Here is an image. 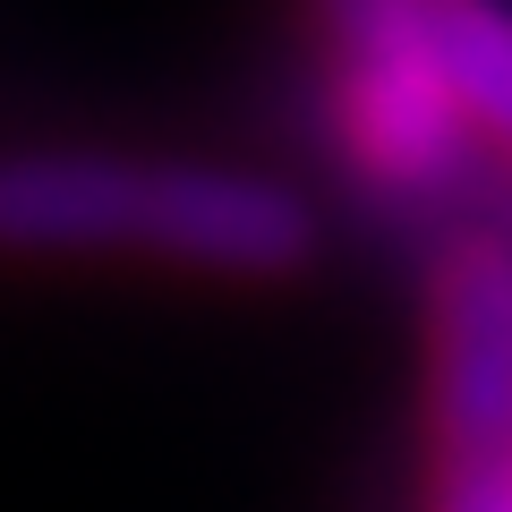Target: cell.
<instances>
[{"label":"cell","mask_w":512,"mask_h":512,"mask_svg":"<svg viewBox=\"0 0 512 512\" xmlns=\"http://www.w3.org/2000/svg\"><path fill=\"white\" fill-rule=\"evenodd\" d=\"M350 163L384 188H436L461 163V111L427 52V0H316Z\"/></svg>","instance_id":"7a4b0ae2"},{"label":"cell","mask_w":512,"mask_h":512,"mask_svg":"<svg viewBox=\"0 0 512 512\" xmlns=\"http://www.w3.org/2000/svg\"><path fill=\"white\" fill-rule=\"evenodd\" d=\"M427 427L436 470L512 461V239L470 231L427 282Z\"/></svg>","instance_id":"3957f363"},{"label":"cell","mask_w":512,"mask_h":512,"mask_svg":"<svg viewBox=\"0 0 512 512\" xmlns=\"http://www.w3.org/2000/svg\"><path fill=\"white\" fill-rule=\"evenodd\" d=\"M0 256H154L231 282H291L316 256V214L265 171L35 146L0 154Z\"/></svg>","instance_id":"6da1fadb"},{"label":"cell","mask_w":512,"mask_h":512,"mask_svg":"<svg viewBox=\"0 0 512 512\" xmlns=\"http://www.w3.org/2000/svg\"><path fill=\"white\" fill-rule=\"evenodd\" d=\"M427 52L461 128L512 154V9L504 0H427Z\"/></svg>","instance_id":"277c9868"}]
</instances>
